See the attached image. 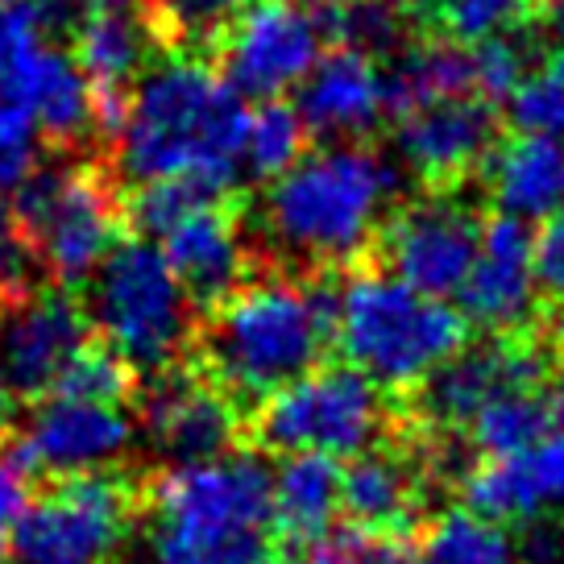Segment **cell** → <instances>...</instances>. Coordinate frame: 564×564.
I'll use <instances>...</instances> for the list:
<instances>
[{
    "label": "cell",
    "instance_id": "6da1fadb",
    "mask_svg": "<svg viewBox=\"0 0 564 564\" xmlns=\"http://www.w3.org/2000/svg\"><path fill=\"white\" fill-rule=\"evenodd\" d=\"M403 171L370 141L319 145L274 178L246 220L249 249L270 246L282 274L333 279V270L370 262L378 237L399 208Z\"/></svg>",
    "mask_w": 564,
    "mask_h": 564
},
{
    "label": "cell",
    "instance_id": "7a4b0ae2",
    "mask_svg": "<svg viewBox=\"0 0 564 564\" xmlns=\"http://www.w3.org/2000/svg\"><path fill=\"white\" fill-rule=\"evenodd\" d=\"M246 100L208 58L178 54L141 75L108 166L121 187L195 178L220 199H237L246 175Z\"/></svg>",
    "mask_w": 564,
    "mask_h": 564
},
{
    "label": "cell",
    "instance_id": "3957f363",
    "mask_svg": "<svg viewBox=\"0 0 564 564\" xmlns=\"http://www.w3.org/2000/svg\"><path fill=\"white\" fill-rule=\"evenodd\" d=\"M336 345V286L307 274H253L195 328L204 378L232 403L262 406L303 382Z\"/></svg>",
    "mask_w": 564,
    "mask_h": 564
},
{
    "label": "cell",
    "instance_id": "277c9868",
    "mask_svg": "<svg viewBox=\"0 0 564 564\" xmlns=\"http://www.w3.org/2000/svg\"><path fill=\"white\" fill-rule=\"evenodd\" d=\"M469 345V319L453 303L427 300L378 262L345 270L336 286V349L378 390H420Z\"/></svg>",
    "mask_w": 564,
    "mask_h": 564
},
{
    "label": "cell",
    "instance_id": "5b68a950",
    "mask_svg": "<svg viewBox=\"0 0 564 564\" xmlns=\"http://www.w3.org/2000/svg\"><path fill=\"white\" fill-rule=\"evenodd\" d=\"M9 220L54 286L88 282L117 249L124 225V187L108 162H67L54 154L9 199Z\"/></svg>",
    "mask_w": 564,
    "mask_h": 564
},
{
    "label": "cell",
    "instance_id": "8992f818",
    "mask_svg": "<svg viewBox=\"0 0 564 564\" xmlns=\"http://www.w3.org/2000/svg\"><path fill=\"white\" fill-rule=\"evenodd\" d=\"M84 316L133 373H166L195 349V307L154 241L121 237L84 282Z\"/></svg>",
    "mask_w": 564,
    "mask_h": 564
},
{
    "label": "cell",
    "instance_id": "52a82bcc",
    "mask_svg": "<svg viewBox=\"0 0 564 564\" xmlns=\"http://www.w3.org/2000/svg\"><path fill=\"white\" fill-rule=\"evenodd\" d=\"M390 427L387 390L349 366H319L253 411V436L282 457L357 460L373 453Z\"/></svg>",
    "mask_w": 564,
    "mask_h": 564
},
{
    "label": "cell",
    "instance_id": "ba28073f",
    "mask_svg": "<svg viewBox=\"0 0 564 564\" xmlns=\"http://www.w3.org/2000/svg\"><path fill=\"white\" fill-rule=\"evenodd\" d=\"M133 523V490L121 477H70L30 498L9 556L13 564H112Z\"/></svg>",
    "mask_w": 564,
    "mask_h": 564
},
{
    "label": "cell",
    "instance_id": "9c48e42d",
    "mask_svg": "<svg viewBox=\"0 0 564 564\" xmlns=\"http://www.w3.org/2000/svg\"><path fill=\"white\" fill-rule=\"evenodd\" d=\"M481 225L486 212L460 192H423L394 208L373 258L411 291L448 303L469 282L481 249Z\"/></svg>",
    "mask_w": 564,
    "mask_h": 564
},
{
    "label": "cell",
    "instance_id": "30bf717a",
    "mask_svg": "<svg viewBox=\"0 0 564 564\" xmlns=\"http://www.w3.org/2000/svg\"><path fill=\"white\" fill-rule=\"evenodd\" d=\"M324 25L316 0H253L212 42V67L241 100H282L324 58Z\"/></svg>",
    "mask_w": 564,
    "mask_h": 564
},
{
    "label": "cell",
    "instance_id": "8fae6325",
    "mask_svg": "<svg viewBox=\"0 0 564 564\" xmlns=\"http://www.w3.org/2000/svg\"><path fill=\"white\" fill-rule=\"evenodd\" d=\"M91 324L67 286H30L0 303V399H51L70 357L88 345Z\"/></svg>",
    "mask_w": 564,
    "mask_h": 564
},
{
    "label": "cell",
    "instance_id": "7c38bea8",
    "mask_svg": "<svg viewBox=\"0 0 564 564\" xmlns=\"http://www.w3.org/2000/svg\"><path fill=\"white\" fill-rule=\"evenodd\" d=\"M138 441V423L124 406L70 403V399H42L25 420L21 436L9 444V457L21 474L96 477L112 469Z\"/></svg>",
    "mask_w": 564,
    "mask_h": 564
},
{
    "label": "cell",
    "instance_id": "4fadbf2b",
    "mask_svg": "<svg viewBox=\"0 0 564 564\" xmlns=\"http://www.w3.org/2000/svg\"><path fill=\"white\" fill-rule=\"evenodd\" d=\"M498 108L481 96L423 105L394 121L399 171L420 178L423 192H460L465 178L486 171L498 150Z\"/></svg>",
    "mask_w": 564,
    "mask_h": 564
},
{
    "label": "cell",
    "instance_id": "5bb4252c",
    "mask_svg": "<svg viewBox=\"0 0 564 564\" xmlns=\"http://www.w3.org/2000/svg\"><path fill=\"white\" fill-rule=\"evenodd\" d=\"M270 490L274 474L253 453H229L204 465H171L154 477V523L183 528H270Z\"/></svg>",
    "mask_w": 564,
    "mask_h": 564
},
{
    "label": "cell",
    "instance_id": "9a60e30c",
    "mask_svg": "<svg viewBox=\"0 0 564 564\" xmlns=\"http://www.w3.org/2000/svg\"><path fill=\"white\" fill-rule=\"evenodd\" d=\"M460 316L490 336H528L540 316V279H535V229L490 212L481 225V249L460 286Z\"/></svg>",
    "mask_w": 564,
    "mask_h": 564
},
{
    "label": "cell",
    "instance_id": "2e32d148",
    "mask_svg": "<svg viewBox=\"0 0 564 564\" xmlns=\"http://www.w3.org/2000/svg\"><path fill=\"white\" fill-rule=\"evenodd\" d=\"M141 432L175 465H204L232 453L241 436L237 403L212 387L204 373L175 366L154 373L141 390Z\"/></svg>",
    "mask_w": 564,
    "mask_h": 564
},
{
    "label": "cell",
    "instance_id": "e0dca14e",
    "mask_svg": "<svg viewBox=\"0 0 564 564\" xmlns=\"http://www.w3.org/2000/svg\"><path fill=\"white\" fill-rule=\"evenodd\" d=\"M547 357L535 336H490L465 349L420 387L423 415L436 427H469L486 403L507 390H540Z\"/></svg>",
    "mask_w": 564,
    "mask_h": 564
},
{
    "label": "cell",
    "instance_id": "ac0fdd59",
    "mask_svg": "<svg viewBox=\"0 0 564 564\" xmlns=\"http://www.w3.org/2000/svg\"><path fill=\"white\" fill-rule=\"evenodd\" d=\"M162 258L192 307H220L253 279V249L237 204H208L162 237Z\"/></svg>",
    "mask_w": 564,
    "mask_h": 564
},
{
    "label": "cell",
    "instance_id": "d6986e66",
    "mask_svg": "<svg viewBox=\"0 0 564 564\" xmlns=\"http://www.w3.org/2000/svg\"><path fill=\"white\" fill-rule=\"evenodd\" d=\"M295 108L324 145H357L390 121L387 67L370 54L336 46L303 79Z\"/></svg>",
    "mask_w": 564,
    "mask_h": 564
},
{
    "label": "cell",
    "instance_id": "ffe728a7",
    "mask_svg": "<svg viewBox=\"0 0 564 564\" xmlns=\"http://www.w3.org/2000/svg\"><path fill=\"white\" fill-rule=\"evenodd\" d=\"M460 494H465L469 511L494 519L502 528L535 523L540 514L564 502V444L547 436L523 457L481 460L465 474Z\"/></svg>",
    "mask_w": 564,
    "mask_h": 564
},
{
    "label": "cell",
    "instance_id": "44dd1931",
    "mask_svg": "<svg viewBox=\"0 0 564 564\" xmlns=\"http://www.w3.org/2000/svg\"><path fill=\"white\" fill-rule=\"evenodd\" d=\"M481 183L494 212L544 225L547 216L564 212V133H511L498 141Z\"/></svg>",
    "mask_w": 564,
    "mask_h": 564
},
{
    "label": "cell",
    "instance_id": "7402d4cb",
    "mask_svg": "<svg viewBox=\"0 0 564 564\" xmlns=\"http://www.w3.org/2000/svg\"><path fill=\"white\" fill-rule=\"evenodd\" d=\"M420 507V477L415 465L390 448H373L340 469V511L357 531L399 535Z\"/></svg>",
    "mask_w": 564,
    "mask_h": 564
},
{
    "label": "cell",
    "instance_id": "603a6c76",
    "mask_svg": "<svg viewBox=\"0 0 564 564\" xmlns=\"http://www.w3.org/2000/svg\"><path fill=\"white\" fill-rule=\"evenodd\" d=\"M340 511V465L328 457H282L270 490V523L291 544L316 547L333 535Z\"/></svg>",
    "mask_w": 564,
    "mask_h": 564
},
{
    "label": "cell",
    "instance_id": "cb8c5ba5",
    "mask_svg": "<svg viewBox=\"0 0 564 564\" xmlns=\"http://www.w3.org/2000/svg\"><path fill=\"white\" fill-rule=\"evenodd\" d=\"M387 96H390V124L423 105H441V100H457V96H477L469 46H457L448 37L411 42L387 67Z\"/></svg>",
    "mask_w": 564,
    "mask_h": 564
},
{
    "label": "cell",
    "instance_id": "d4e9b609",
    "mask_svg": "<svg viewBox=\"0 0 564 564\" xmlns=\"http://www.w3.org/2000/svg\"><path fill=\"white\" fill-rule=\"evenodd\" d=\"M420 564H519V540L469 507H448L423 531Z\"/></svg>",
    "mask_w": 564,
    "mask_h": 564
},
{
    "label": "cell",
    "instance_id": "484cf974",
    "mask_svg": "<svg viewBox=\"0 0 564 564\" xmlns=\"http://www.w3.org/2000/svg\"><path fill=\"white\" fill-rule=\"evenodd\" d=\"M547 399L540 390H507L469 423V444L481 460H511L547 441Z\"/></svg>",
    "mask_w": 564,
    "mask_h": 564
},
{
    "label": "cell",
    "instance_id": "4316f807",
    "mask_svg": "<svg viewBox=\"0 0 564 564\" xmlns=\"http://www.w3.org/2000/svg\"><path fill=\"white\" fill-rule=\"evenodd\" d=\"M316 13L333 51L345 46L382 63V58H399L411 46L406 25L415 21H406L390 0H316Z\"/></svg>",
    "mask_w": 564,
    "mask_h": 564
},
{
    "label": "cell",
    "instance_id": "83f0119b",
    "mask_svg": "<svg viewBox=\"0 0 564 564\" xmlns=\"http://www.w3.org/2000/svg\"><path fill=\"white\" fill-rule=\"evenodd\" d=\"M150 552H154V564H270L265 531L154 523Z\"/></svg>",
    "mask_w": 564,
    "mask_h": 564
},
{
    "label": "cell",
    "instance_id": "f1b7e54d",
    "mask_svg": "<svg viewBox=\"0 0 564 564\" xmlns=\"http://www.w3.org/2000/svg\"><path fill=\"white\" fill-rule=\"evenodd\" d=\"M253 0H145L138 13L150 21L162 51H212V42L246 13Z\"/></svg>",
    "mask_w": 564,
    "mask_h": 564
},
{
    "label": "cell",
    "instance_id": "f546056e",
    "mask_svg": "<svg viewBox=\"0 0 564 564\" xmlns=\"http://www.w3.org/2000/svg\"><path fill=\"white\" fill-rule=\"evenodd\" d=\"M307 145H312V129L303 124L300 108L286 105V100H265L249 112L246 175L274 183L295 162L307 159Z\"/></svg>",
    "mask_w": 564,
    "mask_h": 564
},
{
    "label": "cell",
    "instance_id": "4dcf8cb0",
    "mask_svg": "<svg viewBox=\"0 0 564 564\" xmlns=\"http://www.w3.org/2000/svg\"><path fill=\"white\" fill-rule=\"evenodd\" d=\"M514 133H564V37L535 58L528 79L507 100Z\"/></svg>",
    "mask_w": 564,
    "mask_h": 564
},
{
    "label": "cell",
    "instance_id": "1f68e13d",
    "mask_svg": "<svg viewBox=\"0 0 564 564\" xmlns=\"http://www.w3.org/2000/svg\"><path fill=\"white\" fill-rule=\"evenodd\" d=\"M138 387V373L124 366L117 352L88 340L84 349L70 357V366L63 370L58 387L51 399H70V403H100V406H121Z\"/></svg>",
    "mask_w": 564,
    "mask_h": 564
},
{
    "label": "cell",
    "instance_id": "d6a6232c",
    "mask_svg": "<svg viewBox=\"0 0 564 564\" xmlns=\"http://www.w3.org/2000/svg\"><path fill=\"white\" fill-rule=\"evenodd\" d=\"M540 0H441L436 30L457 46H481L490 37L519 34L535 18Z\"/></svg>",
    "mask_w": 564,
    "mask_h": 564
},
{
    "label": "cell",
    "instance_id": "836d02e7",
    "mask_svg": "<svg viewBox=\"0 0 564 564\" xmlns=\"http://www.w3.org/2000/svg\"><path fill=\"white\" fill-rule=\"evenodd\" d=\"M469 58H474V91L494 108H507V100L519 91V84L531 70V51L514 34L469 46Z\"/></svg>",
    "mask_w": 564,
    "mask_h": 564
},
{
    "label": "cell",
    "instance_id": "e575fe53",
    "mask_svg": "<svg viewBox=\"0 0 564 564\" xmlns=\"http://www.w3.org/2000/svg\"><path fill=\"white\" fill-rule=\"evenodd\" d=\"M316 564H420V552L399 535H370V531H333L324 544L307 547Z\"/></svg>",
    "mask_w": 564,
    "mask_h": 564
},
{
    "label": "cell",
    "instance_id": "d590c367",
    "mask_svg": "<svg viewBox=\"0 0 564 564\" xmlns=\"http://www.w3.org/2000/svg\"><path fill=\"white\" fill-rule=\"evenodd\" d=\"M535 279L540 295L564 312V212L547 216L535 229Z\"/></svg>",
    "mask_w": 564,
    "mask_h": 564
},
{
    "label": "cell",
    "instance_id": "8d00e7d4",
    "mask_svg": "<svg viewBox=\"0 0 564 564\" xmlns=\"http://www.w3.org/2000/svg\"><path fill=\"white\" fill-rule=\"evenodd\" d=\"M25 507H30L25 474L13 465L9 448H0V561L9 556V544H13V531H18Z\"/></svg>",
    "mask_w": 564,
    "mask_h": 564
},
{
    "label": "cell",
    "instance_id": "74e56055",
    "mask_svg": "<svg viewBox=\"0 0 564 564\" xmlns=\"http://www.w3.org/2000/svg\"><path fill=\"white\" fill-rule=\"evenodd\" d=\"M519 564H564V535L547 528H531L519 544Z\"/></svg>",
    "mask_w": 564,
    "mask_h": 564
},
{
    "label": "cell",
    "instance_id": "f35d334b",
    "mask_svg": "<svg viewBox=\"0 0 564 564\" xmlns=\"http://www.w3.org/2000/svg\"><path fill=\"white\" fill-rule=\"evenodd\" d=\"M547 423H552V432L547 436H556V441L564 444V373L547 387Z\"/></svg>",
    "mask_w": 564,
    "mask_h": 564
},
{
    "label": "cell",
    "instance_id": "ab89813d",
    "mask_svg": "<svg viewBox=\"0 0 564 564\" xmlns=\"http://www.w3.org/2000/svg\"><path fill=\"white\" fill-rule=\"evenodd\" d=\"M390 4H394L406 21H415V25L432 21L436 18V9H441V0H390Z\"/></svg>",
    "mask_w": 564,
    "mask_h": 564
},
{
    "label": "cell",
    "instance_id": "60d3db41",
    "mask_svg": "<svg viewBox=\"0 0 564 564\" xmlns=\"http://www.w3.org/2000/svg\"><path fill=\"white\" fill-rule=\"evenodd\" d=\"M84 4H88V13H133L145 0H84Z\"/></svg>",
    "mask_w": 564,
    "mask_h": 564
},
{
    "label": "cell",
    "instance_id": "b9f144b4",
    "mask_svg": "<svg viewBox=\"0 0 564 564\" xmlns=\"http://www.w3.org/2000/svg\"><path fill=\"white\" fill-rule=\"evenodd\" d=\"M13 229V220H9V195H4V187H0V232Z\"/></svg>",
    "mask_w": 564,
    "mask_h": 564
},
{
    "label": "cell",
    "instance_id": "7bdbcfd3",
    "mask_svg": "<svg viewBox=\"0 0 564 564\" xmlns=\"http://www.w3.org/2000/svg\"><path fill=\"white\" fill-rule=\"evenodd\" d=\"M274 564H316V561H312V556L303 552V556H291V561H274Z\"/></svg>",
    "mask_w": 564,
    "mask_h": 564
},
{
    "label": "cell",
    "instance_id": "ee69618b",
    "mask_svg": "<svg viewBox=\"0 0 564 564\" xmlns=\"http://www.w3.org/2000/svg\"><path fill=\"white\" fill-rule=\"evenodd\" d=\"M540 4H564V0H540Z\"/></svg>",
    "mask_w": 564,
    "mask_h": 564
},
{
    "label": "cell",
    "instance_id": "f6af8a7d",
    "mask_svg": "<svg viewBox=\"0 0 564 564\" xmlns=\"http://www.w3.org/2000/svg\"><path fill=\"white\" fill-rule=\"evenodd\" d=\"M4 4H13V0H0V9H4Z\"/></svg>",
    "mask_w": 564,
    "mask_h": 564
},
{
    "label": "cell",
    "instance_id": "bcb514c9",
    "mask_svg": "<svg viewBox=\"0 0 564 564\" xmlns=\"http://www.w3.org/2000/svg\"><path fill=\"white\" fill-rule=\"evenodd\" d=\"M0 403H4V399H0ZM0 420H4V411H0Z\"/></svg>",
    "mask_w": 564,
    "mask_h": 564
}]
</instances>
